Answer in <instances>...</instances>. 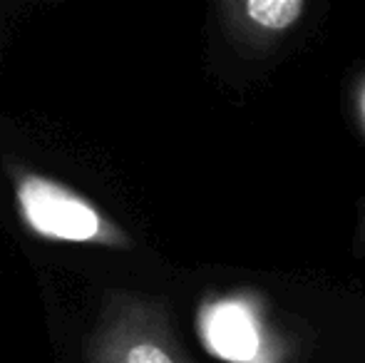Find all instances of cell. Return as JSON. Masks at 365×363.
<instances>
[{
	"mask_svg": "<svg viewBox=\"0 0 365 363\" xmlns=\"http://www.w3.org/2000/svg\"><path fill=\"white\" fill-rule=\"evenodd\" d=\"M87 363H194L164 304L140 294L107 299L87 346Z\"/></svg>",
	"mask_w": 365,
	"mask_h": 363,
	"instance_id": "obj_1",
	"label": "cell"
},
{
	"mask_svg": "<svg viewBox=\"0 0 365 363\" xmlns=\"http://www.w3.org/2000/svg\"><path fill=\"white\" fill-rule=\"evenodd\" d=\"M13 184L20 217L30 232L53 242L130 247L125 229L75 189L33 172H18Z\"/></svg>",
	"mask_w": 365,
	"mask_h": 363,
	"instance_id": "obj_2",
	"label": "cell"
},
{
	"mask_svg": "<svg viewBox=\"0 0 365 363\" xmlns=\"http://www.w3.org/2000/svg\"><path fill=\"white\" fill-rule=\"evenodd\" d=\"M202 341L221 361L281 363L279 341L261 306L246 296H224L199 311Z\"/></svg>",
	"mask_w": 365,
	"mask_h": 363,
	"instance_id": "obj_3",
	"label": "cell"
},
{
	"mask_svg": "<svg viewBox=\"0 0 365 363\" xmlns=\"http://www.w3.org/2000/svg\"><path fill=\"white\" fill-rule=\"evenodd\" d=\"M224 23L246 43L269 48L301 25L306 0H229L221 5Z\"/></svg>",
	"mask_w": 365,
	"mask_h": 363,
	"instance_id": "obj_4",
	"label": "cell"
},
{
	"mask_svg": "<svg viewBox=\"0 0 365 363\" xmlns=\"http://www.w3.org/2000/svg\"><path fill=\"white\" fill-rule=\"evenodd\" d=\"M356 107H358V122H361V130H363V135H365V83L361 85V90H358ZM363 239H365V212L361 214V229H358V244H363Z\"/></svg>",
	"mask_w": 365,
	"mask_h": 363,
	"instance_id": "obj_5",
	"label": "cell"
}]
</instances>
